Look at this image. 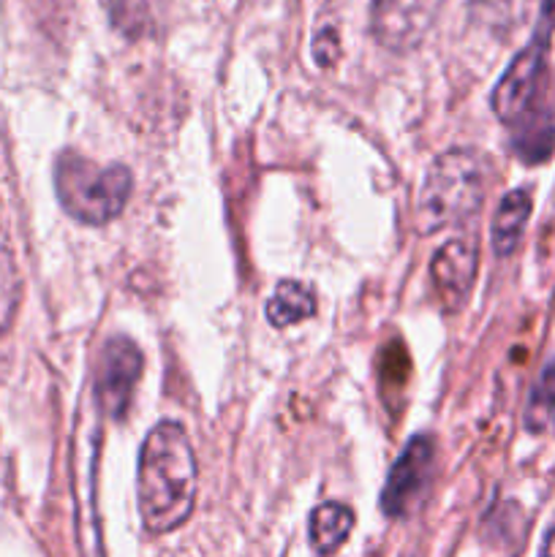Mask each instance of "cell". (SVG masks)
Here are the masks:
<instances>
[{"label":"cell","instance_id":"obj_1","mask_svg":"<svg viewBox=\"0 0 555 557\" xmlns=\"http://www.w3.org/2000/svg\"><path fill=\"white\" fill-rule=\"evenodd\" d=\"M199 490V466L188 433L177 422H158L147 433L136 466V504L141 525L169 533L190 517Z\"/></svg>","mask_w":555,"mask_h":557},{"label":"cell","instance_id":"obj_2","mask_svg":"<svg viewBox=\"0 0 555 557\" xmlns=\"http://www.w3.org/2000/svg\"><path fill=\"white\" fill-rule=\"evenodd\" d=\"M488 190V166L471 147H449L430 163L419 190L417 223L422 234L444 232L477 218Z\"/></svg>","mask_w":555,"mask_h":557},{"label":"cell","instance_id":"obj_3","mask_svg":"<svg viewBox=\"0 0 555 557\" xmlns=\"http://www.w3.org/2000/svg\"><path fill=\"white\" fill-rule=\"evenodd\" d=\"M134 174L123 163H96L74 150H63L54 161V194L65 215L87 226L114 221L128 205Z\"/></svg>","mask_w":555,"mask_h":557},{"label":"cell","instance_id":"obj_4","mask_svg":"<svg viewBox=\"0 0 555 557\" xmlns=\"http://www.w3.org/2000/svg\"><path fill=\"white\" fill-rule=\"evenodd\" d=\"M550 36H553V25L539 20L531 44L522 52H517V58L511 60L509 69L495 85L490 101H493V112L498 114L501 123L517 125L531 114L539 85H542L544 65H547Z\"/></svg>","mask_w":555,"mask_h":557},{"label":"cell","instance_id":"obj_5","mask_svg":"<svg viewBox=\"0 0 555 557\" xmlns=\"http://www.w3.org/2000/svg\"><path fill=\"white\" fill-rule=\"evenodd\" d=\"M441 0H370V33L390 52H411L439 16Z\"/></svg>","mask_w":555,"mask_h":557},{"label":"cell","instance_id":"obj_6","mask_svg":"<svg viewBox=\"0 0 555 557\" xmlns=\"http://www.w3.org/2000/svg\"><path fill=\"white\" fill-rule=\"evenodd\" d=\"M141 364L145 359H141L139 346L128 337L118 335L103 343L96 368V400L107 417H125L141 379Z\"/></svg>","mask_w":555,"mask_h":557},{"label":"cell","instance_id":"obj_7","mask_svg":"<svg viewBox=\"0 0 555 557\" xmlns=\"http://www.w3.org/2000/svg\"><path fill=\"white\" fill-rule=\"evenodd\" d=\"M479 270L477 237L460 234L441 245L430 259V281H433L435 299L446 313H457L471 297L473 281Z\"/></svg>","mask_w":555,"mask_h":557},{"label":"cell","instance_id":"obj_8","mask_svg":"<svg viewBox=\"0 0 555 557\" xmlns=\"http://www.w3.org/2000/svg\"><path fill=\"white\" fill-rule=\"evenodd\" d=\"M435 444L430 435H414L403 455L397 457L392 466L390 476H386L384 490H381V511L392 520L408 515L419 495L424 493L430 482V471H433Z\"/></svg>","mask_w":555,"mask_h":557},{"label":"cell","instance_id":"obj_9","mask_svg":"<svg viewBox=\"0 0 555 557\" xmlns=\"http://www.w3.org/2000/svg\"><path fill=\"white\" fill-rule=\"evenodd\" d=\"M22 305V270L16 259L9 210L0 190V337L11 330Z\"/></svg>","mask_w":555,"mask_h":557},{"label":"cell","instance_id":"obj_10","mask_svg":"<svg viewBox=\"0 0 555 557\" xmlns=\"http://www.w3.org/2000/svg\"><path fill=\"white\" fill-rule=\"evenodd\" d=\"M531 194H528L526 188L509 190V194L501 199L493 218V228H490L495 256L506 259V256L515 253L517 245H520L522 239V232H526L528 226V218H531Z\"/></svg>","mask_w":555,"mask_h":557},{"label":"cell","instance_id":"obj_11","mask_svg":"<svg viewBox=\"0 0 555 557\" xmlns=\"http://www.w3.org/2000/svg\"><path fill=\"white\" fill-rule=\"evenodd\" d=\"M354 531V511L337 500L316 506L308 522L310 547L319 555H332L346 544V539Z\"/></svg>","mask_w":555,"mask_h":557},{"label":"cell","instance_id":"obj_12","mask_svg":"<svg viewBox=\"0 0 555 557\" xmlns=\"http://www.w3.org/2000/svg\"><path fill=\"white\" fill-rule=\"evenodd\" d=\"M267 321L278 330L299 324L316 313V297L305 283L299 281H281L267 302Z\"/></svg>","mask_w":555,"mask_h":557},{"label":"cell","instance_id":"obj_13","mask_svg":"<svg viewBox=\"0 0 555 557\" xmlns=\"http://www.w3.org/2000/svg\"><path fill=\"white\" fill-rule=\"evenodd\" d=\"M555 147V128L550 120L528 117V123L522 120V125L517 128L515 136V152L528 163H539L553 152Z\"/></svg>","mask_w":555,"mask_h":557},{"label":"cell","instance_id":"obj_14","mask_svg":"<svg viewBox=\"0 0 555 557\" xmlns=\"http://www.w3.org/2000/svg\"><path fill=\"white\" fill-rule=\"evenodd\" d=\"M555 422V362L547 364L542 379L536 381L531 392V400L526 408V428L531 433H544Z\"/></svg>","mask_w":555,"mask_h":557},{"label":"cell","instance_id":"obj_15","mask_svg":"<svg viewBox=\"0 0 555 557\" xmlns=\"http://www.w3.org/2000/svg\"><path fill=\"white\" fill-rule=\"evenodd\" d=\"M408 368H411V362H408V354L400 343H392V346H386L384 351H381L379 379H381V389H384V397L386 392H400L403 386H406Z\"/></svg>","mask_w":555,"mask_h":557},{"label":"cell","instance_id":"obj_16","mask_svg":"<svg viewBox=\"0 0 555 557\" xmlns=\"http://www.w3.org/2000/svg\"><path fill=\"white\" fill-rule=\"evenodd\" d=\"M313 58L321 69H332L337 63V58H341V38H337L335 27H324L321 33H316Z\"/></svg>","mask_w":555,"mask_h":557},{"label":"cell","instance_id":"obj_17","mask_svg":"<svg viewBox=\"0 0 555 557\" xmlns=\"http://www.w3.org/2000/svg\"><path fill=\"white\" fill-rule=\"evenodd\" d=\"M539 557H555V520H553V525L547 528V533H544L542 553H539Z\"/></svg>","mask_w":555,"mask_h":557},{"label":"cell","instance_id":"obj_18","mask_svg":"<svg viewBox=\"0 0 555 557\" xmlns=\"http://www.w3.org/2000/svg\"><path fill=\"white\" fill-rule=\"evenodd\" d=\"M403 557H419V555H403Z\"/></svg>","mask_w":555,"mask_h":557}]
</instances>
